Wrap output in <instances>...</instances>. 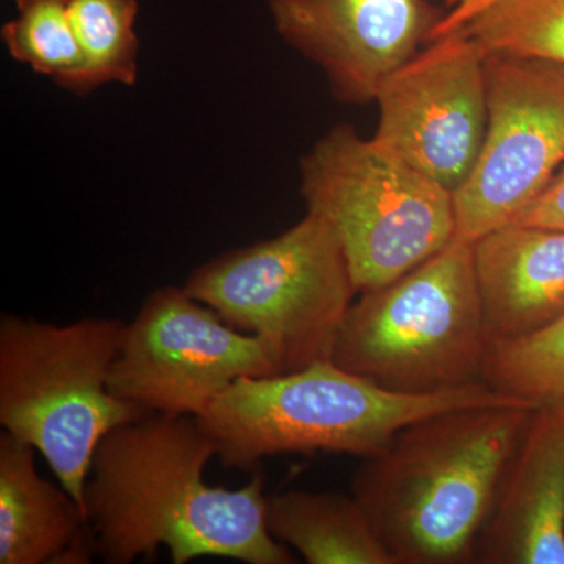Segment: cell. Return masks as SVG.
<instances>
[{
  "mask_svg": "<svg viewBox=\"0 0 564 564\" xmlns=\"http://www.w3.org/2000/svg\"><path fill=\"white\" fill-rule=\"evenodd\" d=\"M214 456V441L191 415L148 414L107 433L84 491L96 555L129 564L165 545L174 564L295 563L267 527L262 474L240 489L209 486L204 469Z\"/></svg>",
  "mask_w": 564,
  "mask_h": 564,
  "instance_id": "1",
  "label": "cell"
},
{
  "mask_svg": "<svg viewBox=\"0 0 564 564\" xmlns=\"http://www.w3.org/2000/svg\"><path fill=\"white\" fill-rule=\"evenodd\" d=\"M529 404L429 415L364 459L356 497L395 564L475 563L478 538L516 448Z\"/></svg>",
  "mask_w": 564,
  "mask_h": 564,
  "instance_id": "2",
  "label": "cell"
},
{
  "mask_svg": "<svg viewBox=\"0 0 564 564\" xmlns=\"http://www.w3.org/2000/svg\"><path fill=\"white\" fill-rule=\"evenodd\" d=\"M502 404L529 403L485 381L425 395L391 392L318 361L296 372L240 378L196 422L214 441L223 467L256 473L263 458L282 454L372 458L400 430L429 415Z\"/></svg>",
  "mask_w": 564,
  "mask_h": 564,
  "instance_id": "3",
  "label": "cell"
},
{
  "mask_svg": "<svg viewBox=\"0 0 564 564\" xmlns=\"http://www.w3.org/2000/svg\"><path fill=\"white\" fill-rule=\"evenodd\" d=\"M124 326L107 317L69 325L0 318V425L44 456L82 511L102 437L148 415L109 389Z\"/></svg>",
  "mask_w": 564,
  "mask_h": 564,
  "instance_id": "4",
  "label": "cell"
},
{
  "mask_svg": "<svg viewBox=\"0 0 564 564\" xmlns=\"http://www.w3.org/2000/svg\"><path fill=\"white\" fill-rule=\"evenodd\" d=\"M488 351L474 243L455 237L399 280L361 292L332 361L386 391L425 395L484 381Z\"/></svg>",
  "mask_w": 564,
  "mask_h": 564,
  "instance_id": "5",
  "label": "cell"
},
{
  "mask_svg": "<svg viewBox=\"0 0 564 564\" xmlns=\"http://www.w3.org/2000/svg\"><path fill=\"white\" fill-rule=\"evenodd\" d=\"M300 172L306 209L336 231L359 293L399 280L455 239L454 193L351 124L325 133Z\"/></svg>",
  "mask_w": 564,
  "mask_h": 564,
  "instance_id": "6",
  "label": "cell"
},
{
  "mask_svg": "<svg viewBox=\"0 0 564 564\" xmlns=\"http://www.w3.org/2000/svg\"><path fill=\"white\" fill-rule=\"evenodd\" d=\"M184 288L232 328L263 337L281 373L332 361L359 293L336 231L310 212L281 236L193 270Z\"/></svg>",
  "mask_w": 564,
  "mask_h": 564,
  "instance_id": "7",
  "label": "cell"
},
{
  "mask_svg": "<svg viewBox=\"0 0 564 564\" xmlns=\"http://www.w3.org/2000/svg\"><path fill=\"white\" fill-rule=\"evenodd\" d=\"M280 373L263 337L232 328L187 289L166 285L124 326L109 389L147 414L196 419L234 381Z\"/></svg>",
  "mask_w": 564,
  "mask_h": 564,
  "instance_id": "8",
  "label": "cell"
},
{
  "mask_svg": "<svg viewBox=\"0 0 564 564\" xmlns=\"http://www.w3.org/2000/svg\"><path fill=\"white\" fill-rule=\"evenodd\" d=\"M488 128L473 173L455 192L456 239L511 225L564 165V65L486 54Z\"/></svg>",
  "mask_w": 564,
  "mask_h": 564,
  "instance_id": "9",
  "label": "cell"
},
{
  "mask_svg": "<svg viewBox=\"0 0 564 564\" xmlns=\"http://www.w3.org/2000/svg\"><path fill=\"white\" fill-rule=\"evenodd\" d=\"M485 57L478 41L459 29L426 43L375 96V143L454 195L484 148Z\"/></svg>",
  "mask_w": 564,
  "mask_h": 564,
  "instance_id": "10",
  "label": "cell"
},
{
  "mask_svg": "<svg viewBox=\"0 0 564 564\" xmlns=\"http://www.w3.org/2000/svg\"><path fill=\"white\" fill-rule=\"evenodd\" d=\"M281 39L317 65L337 101L375 102L443 17L426 0H265Z\"/></svg>",
  "mask_w": 564,
  "mask_h": 564,
  "instance_id": "11",
  "label": "cell"
},
{
  "mask_svg": "<svg viewBox=\"0 0 564 564\" xmlns=\"http://www.w3.org/2000/svg\"><path fill=\"white\" fill-rule=\"evenodd\" d=\"M475 563L564 564V406L534 410L478 538Z\"/></svg>",
  "mask_w": 564,
  "mask_h": 564,
  "instance_id": "12",
  "label": "cell"
},
{
  "mask_svg": "<svg viewBox=\"0 0 564 564\" xmlns=\"http://www.w3.org/2000/svg\"><path fill=\"white\" fill-rule=\"evenodd\" d=\"M489 347L564 317V231L507 225L474 242Z\"/></svg>",
  "mask_w": 564,
  "mask_h": 564,
  "instance_id": "13",
  "label": "cell"
},
{
  "mask_svg": "<svg viewBox=\"0 0 564 564\" xmlns=\"http://www.w3.org/2000/svg\"><path fill=\"white\" fill-rule=\"evenodd\" d=\"M36 448L0 434V564H87L96 555L87 518L65 488L40 477Z\"/></svg>",
  "mask_w": 564,
  "mask_h": 564,
  "instance_id": "14",
  "label": "cell"
},
{
  "mask_svg": "<svg viewBox=\"0 0 564 564\" xmlns=\"http://www.w3.org/2000/svg\"><path fill=\"white\" fill-rule=\"evenodd\" d=\"M267 527L310 564H395L352 494L288 491L267 497Z\"/></svg>",
  "mask_w": 564,
  "mask_h": 564,
  "instance_id": "15",
  "label": "cell"
},
{
  "mask_svg": "<svg viewBox=\"0 0 564 564\" xmlns=\"http://www.w3.org/2000/svg\"><path fill=\"white\" fill-rule=\"evenodd\" d=\"M70 0H17L18 17L2 28L14 61L79 95L85 54L70 20Z\"/></svg>",
  "mask_w": 564,
  "mask_h": 564,
  "instance_id": "16",
  "label": "cell"
},
{
  "mask_svg": "<svg viewBox=\"0 0 564 564\" xmlns=\"http://www.w3.org/2000/svg\"><path fill=\"white\" fill-rule=\"evenodd\" d=\"M70 20L85 54L79 95L104 84L135 85L139 76L137 0H70Z\"/></svg>",
  "mask_w": 564,
  "mask_h": 564,
  "instance_id": "17",
  "label": "cell"
},
{
  "mask_svg": "<svg viewBox=\"0 0 564 564\" xmlns=\"http://www.w3.org/2000/svg\"><path fill=\"white\" fill-rule=\"evenodd\" d=\"M484 381L534 410L564 406V317L522 339L492 345Z\"/></svg>",
  "mask_w": 564,
  "mask_h": 564,
  "instance_id": "18",
  "label": "cell"
},
{
  "mask_svg": "<svg viewBox=\"0 0 564 564\" xmlns=\"http://www.w3.org/2000/svg\"><path fill=\"white\" fill-rule=\"evenodd\" d=\"M486 54L564 65V0H497L464 25Z\"/></svg>",
  "mask_w": 564,
  "mask_h": 564,
  "instance_id": "19",
  "label": "cell"
},
{
  "mask_svg": "<svg viewBox=\"0 0 564 564\" xmlns=\"http://www.w3.org/2000/svg\"><path fill=\"white\" fill-rule=\"evenodd\" d=\"M511 225L564 231V165L544 192Z\"/></svg>",
  "mask_w": 564,
  "mask_h": 564,
  "instance_id": "20",
  "label": "cell"
},
{
  "mask_svg": "<svg viewBox=\"0 0 564 564\" xmlns=\"http://www.w3.org/2000/svg\"><path fill=\"white\" fill-rule=\"evenodd\" d=\"M496 2L497 0H445L447 11L443 13L436 28H434L430 41L459 31L467 22L473 21L477 14H480L481 11H485Z\"/></svg>",
  "mask_w": 564,
  "mask_h": 564,
  "instance_id": "21",
  "label": "cell"
}]
</instances>
